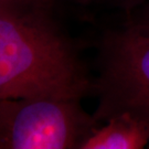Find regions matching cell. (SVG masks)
<instances>
[{
    "label": "cell",
    "mask_w": 149,
    "mask_h": 149,
    "mask_svg": "<svg viewBox=\"0 0 149 149\" xmlns=\"http://www.w3.org/2000/svg\"><path fill=\"white\" fill-rule=\"evenodd\" d=\"M93 82L42 7L0 9V100L81 101Z\"/></svg>",
    "instance_id": "obj_1"
},
{
    "label": "cell",
    "mask_w": 149,
    "mask_h": 149,
    "mask_svg": "<svg viewBox=\"0 0 149 149\" xmlns=\"http://www.w3.org/2000/svg\"><path fill=\"white\" fill-rule=\"evenodd\" d=\"M93 92L98 98L94 117L100 124L127 115L149 138V36L128 27L109 32L102 42Z\"/></svg>",
    "instance_id": "obj_2"
},
{
    "label": "cell",
    "mask_w": 149,
    "mask_h": 149,
    "mask_svg": "<svg viewBox=\"0 0 149 149\" xmlns=\"http://www.w3.org/2000/svg\"><path fill=\"white\" fill-rule=\"evenodd\" d=\"M79 100H0V149H80L100 123Z\"/></svg>",
    "instance_id": "obj_3"
},
{
    "label": "cell",
    "mask_w": 149,
    "mask_h": 149,
    "mask_svg": "<svg viewBox=\"0 0 149 149\" xmlns=\"http://www.w3.org/2000/svg\"><path fill=\"white\" fill-rule=\"evenodd\" d=\"M148 145V135L138 122L117 115L101 123L80 149H143Z\"/></svg>",
    "instance_id": "obj_4"
},
{
    "label": "cell",
    "mask_w": 149,
    "mask_h": 149,
    "mask_svg": "<svg viewBox=\"0 0 149 149\" xmlns=\"http://www.w3.org/2000/svg\"><path fill=\"white\" fill-rule=\"evenodd\" d=\"M129 15L132 16L126 27L149 36V1L144 5H140V7L138 6Z\"/></svg>",
    "instance_id": "obj_5"
},
{
    "label": "cell",
    "mask_w": 149,
    "mask_h": 149,
    "mask_svg": "<svg viewBox=\"0 0 149 149\" xmlns=\"http://www.w3.org/2000/svg\"><path fill=\"white\" fill-rule=\"evenodd\" d=\"M43 1L44 0H0V9L42 7Z\"/></svg>",
    "instance_id": "obj_6"
},
{
    "label": "cell",
    "mask_w": 149,
    "mask_h": 149,
    "mask_svg": "<svg viewBox=\"0 0 149 149\" xmlns=\"http://www.w3.org/2000/svg\"><path fill=\"white\" fill-rule=\"evenodd\" d=\"M118 2L120 3L123 8L126 10L128 15L134 10V9H136L138 6L141 5V2H143V0H118Z\"/></svg>",
    "instance_id": "obj_7"
}]
</instances>
